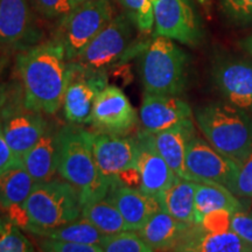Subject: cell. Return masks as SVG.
<instances>
[{
	"mask_svg": "<svg viewBox=\"0 0 252 252\" xmlns=\"http://www.w3.org/2000/svg\"><path fill=\"white\" fill-rule=\"evenodd\" d=\"M48 125L42 112L30 110L25 105L24 108L8 105L0 119L6 141L21 159L42 137Z\"/></svg>",
	"mask_w": 252,
	"mask_h": 252,
	"instance_id": "4fadbf2b",
	"label": "cell"
},
{
	"mask_svg": "<svg viewBox=\"0 0 252 252\" xmlns=\"http://www.w3.org/2000/svg\"><path fill=\"white\" fill-rule=\"evenodd\" d=\"M156 35L194 47L201 41L200 25L189 0H150Z\"/></svg>",
	"mask_w": 252,
	"mask_h": 252,
	"instance_id": "30bf717a",
	"label": "cell"
},
{
	"mask_svg": "<svg viewBox=\"0 0 252 252\" xmlns=\"http://www.w3.org/2000/svg\"><path fill=\"white\" fill-rule=\"evenodd\" d=\"M195 193L196 181L176 178L168 188L158 195L160 207L180 222L195 223Z\"/></svg>",
	"mask_w": 252,
	"mask_h": 252,
	"instance_id": "603a6c76",
	"label": "cell"
},
{
	"mask_svg": "<svg viewBox=\"0 0 252 252\" xmlns=\"http://www.w3.org/2000/svg\"><path fill=\"white\" fill-rule=\"evenodd\" d=\"M185 162L190 180L224 186L229 190L238 172V165L234 160L223 156L196 134L188 143Z\"/></svg>",
	"mask_w": 252,
	"mask_h": 252,
	"instance_id": "9c48e42d",
	"label": "cell"
},
{
	"mask_svg": "<svg viewBox=\"0 0 252 252\" xmlns=\"http://www.w3.org/2000/svg\"><path fill=\"white\" fill-rule=\"evenodd\" d=\"M100 247L103 252H153L139 234L133 230L104 235Z\"/></svg>",
	"mask_w": 252,
	"mask_h": 252,
	"instance_id": "83f0119b",
	"label": "cell"
},
{
	"mask_svg": "<svg viewBox=\"0 0 252 252\" xmlns=\"http://www.w3.org/2000/svg\"><path fill=\"white\" fill-rule=\"evenodd\" d=\"M189 225L160 209L138 230V234L153 251H174Z\"/></svg>",
	"mask_w": 252,
	"mask_h": 252,
	"instance_id": "7402d4cb",
	"label": "cell"
},
{
	"mask_svg": "<svg viewBox=\"0 0 252 252\" xmlns=\"http://www.w3.org/2000/svg\"><path fill=\"white\" fill-rule=\"evenodd\" d=\"M34 36L27 0H0V45L18 46Z\"/></svg>",
	"mask_w": 252,
	"mask_h": 252,
	"instance_id": "44dd1931",
	"label": "cell"
},
{
	"mask_svg": "<svg viewBox=\"0 0 252 252\" xmlns=\"http://www.w3.org/2000/svg\"><path fill=\"white\" fill-rule=\"evenodd\" d=\"M121 212L128 230L138 231L154 214L161 209L157 196L140 188L112 185L106 195Z\"/></svg>",
	"mask_w": 252,
	"mask_h": 252,
	"instance_id": "ac0fdd59",
	"label": "cell"
},
{
	"mask_svg": "<svg viewBox=\"0 0 252 252\" xmlns=\"http://www.w3.org/2000/svg\"><path fill=\"white\" fill-rule=\"evenodd\" d=\"M87 1H90V0H71V5H72V7H76V6L83 4V2H87Z\"/></svg>",
	"mask_w": 252,
	"mask_h": 252,
	"instance_id": "ab89813d",
	"label": "cell"
},
{
	"mask_svg": "<svg viewBox=\"0 0 252 252\" xmlns=\"http://www.w3.org/2000/svg\"><path fill=\"white\" fill-rule=\"evenodd\" d=\"M35 7L47 19H61L71 11V0H34Z\"/></svg>",
	"mask_w": 252,
	"mask_h": 252,
	"instance_id": "836d02e7",
	"label": "cell"
},
{
	"mask_svg": "<svg viewBox=\"0 0 252 252\" xmlns=\"http://www.w3.org/2000/svg\"><path fill=\"white\" fill-rule=\"evenodd\" d=\"M174 251L184 252H252V247L230 228L204 229L190 224Z\"/></svg>",
	"mask_w": 252,
	"mask_h": 252,
	"instance_id": "e0dca14e",
	"label": "cell"
},
{
	"mask_svg": "<svg viewBox=\"0 0 252 252\" xmlns=\"http://www.w3.org/2000/svg\"><path fill=\"white\" fill-rule=\"evenodd\" d=\"M124 13L141 33H151L154 28L153 6L150 0H118Z\"/></svg>",
	"mask_w": 252,
	"mask_h": 252,
	"instance_id": "f546056e",
	"label": "cell"
},
{
	"mask_svg": "<svg viewBox=\"0 0 252 252\" xmlns=\"http://www.w3.org/2000/svg\"><path fill=\"white\" fill-rule=\"evenodd\" d=\"M30 219L31 232L34 229H53L74 222L82 215L80 196L65 180L35 182L25 202Z\"/></svg>",
	"mask_w": 252,
	"mask_h": 252,
	"instance_id": "5b68a950",
	"label": "cell"
},
{
	"mask_svg": "<svg viewBox=\"0 0 252 252\" xmlns=\"http://www.w3.org/2000/svg\"><path fill=\"white\" fill-rule=\"evenodd\" d=\"M137 168L140 173V189L158 196L171 186L178 175L173 172L154 144L152 133L140 131L137 138Z\"/></svg>",
	"mask_w": 252,
	"mask_h": 252,
	"instance_id": "5bb4252c",
	"label": "cell"
},
{
	"mask_svg": "<svg viewBox=\"0 0 252 252\" xmlns=\"http://www.w3.org/2000/svg\"><path fill=\"white\" fill-rule=\"evenodd\" d=\"M31 234L35 235L36 237L62 239V241L96 245H100V242L104 237L103 232H100L96 226L84 219L76 220L74 222L58 226V228L34 229L32 230Z\"/></svg>",
	"mask_w": 252,
	"mask_h": 252,
	"instance_id": "4316f807",
	"label": "cell"
},
{
	"mask_svg": "<svg viewBox=\"0 0 252 252\" xmlns=\"http://www.w3.org/2000/svg\"><path fill=\"white\" fill-rule=\"evenodd\" d=\"M17 69L27 109L55 115L63 106L68 86L65 49L58 39L23 50L17 58Z\"/></svg>",
	"mask_w": 252,
	"mask_h": 252,
	"instance_id": "6da1fadb",
	"label": "cell"
},
{
	"mask_svg": "<svg viewBox=\"0 0 252 252\" xmlns=\"http://www.w3.org/2000/svg\"><path fill=\"white\" fill-rule=\"evenodd\" d=\"M214 81L229 103L252 110V61L232 59L217 62Z\"/></svg>",
	"mask_w": 252,
	"mask_h": 252,
	"instance_id": "2e32d148",
	"label": "cell"
},
{
	"mask_svg": "<svg viewBox=\"0 0 252 252\" xmlns=\"http://www.w3.org/2000/svg\"><path fill=\"white\" fill-rule=\"evenodd\" d=\"M91 138L97 166L110 187L119 173L137 166L135 138L97 131L91 132Z\"/></svg>",
	"mask_w": 252,
	"mask_h": 252,
	"instance_id": "7c38bea8",
	"label": "cell"
},
{
	"mask_svg": "<svg viewBox=\"0 0 252 252\" xmlns=\"http://www.w3.org/2000/svg\"><path fill=\"white\" fill-rule=\"evenodd\" d=\"M195 133L193 119H187L167 130L152 133L157 150L179 178L190 180L186 168V152L188 143Z\"/></svg>",
	"mask_w": 252,
	"mask_h": 252,
	"instance_id": "ffe728a7",
	"label": "cell"
},
{
	"mask_svg": "<svg viewBox=\"0 0 252 252\" xmlns=\"http://www.w3.org/2000/svg\"><path fill=\"white\" fill-rule=\"evenodd\" d=\"M58 173L76 189L82 206L105 197L110 190L94 159L91 132L75 124L61 128Z\"/></svg>",
	"mask_w": 252,
	"mask_h": 252,
	"instance_id": "7a4b0ae2",
	"label": "cell"
},
{
	"mask_svg": "<svg viewBox=\"0 0 252 252\" xmlns=\"http://www.w3.org/2000/svg\"><path fill=\"white\" fill-rule=\"evenodd\" d=\"M220 7L234 24L252 25V0H220Z\"/></svg>",
	"mask_w": 252,
	"mask_h": 252,
	"instance_id": "4dcf8cb0",
	"label": "cell"
},
{
	"mask_svg": "<svg viewBox=\"0 0 252 252\" xmlns=\"http://www.w3.org/2000/svg\"><path fill=\"white\" fill-rule=\"evenodd\" d=\"M61 127L49 124L42 137L23 157V163L35 182L48 181L58 173Z\"/></svg>",
	"mask_w": 252,
	"mask_h": 252,
	"instance_id": "d6986e66",
	"label": "cell"
},
{
	"mask_svg": "<svg viewBox=\"0 0 252 252\" xmlns=\"http://www.w3.org/2000/svg\"><path fill=\"white\" fill-rule=\"evenodd\" d=\"M68 86L62 106L64 117L70 124H90L94 99L108 86V74L88 71L71 61H68Z\"/></svg>",
	"mask_w": 252,
	"mask_h": 252,
	"instance_id": "ba28073f",
	"label": "cell"
},
{
	"mask_svg": "<svg viewBox=\"0 0 252 252\" xmlns=\"http://www.w3.org/2000/svg\"><path fill=\"white\" fill-rule=\"evenodd\" d=\"M195 121L214 149L239 165L252 150V117L248 110L213 102L195 111Z\"/></svg>",
	"mask_w": 252,
	"mask_h": 252,
	"instance_id": "3957f363",
	"label": "cell"
},
{
	"mask_svg": "<svg viewBox=\"0 0 252 252\" xmlns=\"http://www.w3.org/2000/svg\"><path fill=\"white\" fill-rule=\"evenodd\" d=\"M39 248L49 252H103L100 245L83 244L76 242L39 237Z\"/></svg>",
	"mask_w": 252,
	"mask_h": 252,
	"instance_id": "d6a6232c",
	"label": "cell"
},
{
	"mask_svg": "<svg viewBox=\"0 0 252 252\" xmlns=\"http://www.w3.org/2000/svg\"><path fill=\"white\" fill-rule=\"evenodd\" d=\"M20 161H23V159L18 157L9 147L0 126V174Z\"/></svg>",
	"mask_w": 252,
	"mask_h": 252,
	"instance_id": "d590c367",
	"label": "cell"
},
{
	"mask_svg": "<svg viewBox=\"0 0 252 252\" xmlns=\"http://www.w3.org/2000/svg\"><path fill=\"white\" fill-rule=\"evenodd\" d=\"M8 100V94H7V89H5L4 87L0 88V119L2 117V113L6 110V102Z\"/></svg>",
	"mask_w": 252,
	"mask_h": 252,
	"instance_id": "8d00e7d4",
	"label": "cell"
},
{
	"mask_svg": "<svg viewBox=\"0 0 252 252\" xmlns=\"http://www.w3.org/2000/svg\"><path fill=\"white\" fill-rule=\"evenodd\" d=\"M230 191L237 197L252 198V150L238 165L237 175Z\"/></svg>",
	"mask_w": 252,
	"mask_h": 252,
	"instance_id": "1f68e13d",
	"label": "cell"
},
{
	"mask_svg": "<svg viewBox=\"0 0 252 252\" xmlns=\"http://www.w3.org/2000/svg\"><path fill=\"white\" fill-rule=\"evenodd\" d=\"M33 244L8 217H0V252H32Z\"/></svg>",
	"mask_w": 252,
	"mask_h": 252,
	"instance_id": "f1b7e54d",
	"label": "cell"
},
{
	"mask_svg": "<svg viewBox=\"0 0 252 252\" xmlns=\"http://www.w3.org/2000/svg\"><path fill=\"white\" fill-rule=\"evenodd\" d=\"M193 118L190 105L174 94H159L145 91L139 119L144 131L156 133Z\"/></svg>",
	"mask_w": 252,
	"mask_h": 252,
	"instance_id": "9a60e30c",
	"label": "cell"
},
{
	"mask_svg": "<svg viewBox=\"0 0 252 252\" xmlns=\"http://www.w3.org/2000/svg\"><path fill=\"white\" fill-rule=\"evenodd\" d=\"M81 216L104 235L128 230L121 212L108 196L84 204Z\"/></svg>",
	"mask_w": 252,
	"mask_h": 252,
	"instance_id": "484cf974",
	"label": "cell"
},
{
	"mask_svg": "<svg viewBox=\"0 0 252 252\" xmlns=\"http://www.w3.org/2000/svg\"><path fill=\"white\" fill-rule=\"evenodd\" d=\"M187 54L166 36L156 35L141 58V81L146 93L179 96L187 84Z\"/></svg>",
	"mask_w": 252,
	"mask_h": 252,
	"instance_id": "277c9868",
	"label": "cell"
},
{
	"mask_svg": "<svg viewBox=\"0 0 252 252\" xmlns=\"http://www.w3.org/2000/svg\"><path fill=\"white\" fill-rule=\"evenodd\" d=\"M34 185L35 181L23 161L6 169L0 174V209L7 212L11 207L26 202Z\"/></svg>",
	"mask_w": 252,
	"mask_h": 252,
	"instance_id": "d4e9b609",
	"label": "cell"
},
{
	"mask_svg": "<svg viewBox=\"0 0 252 252\" xmlns=\"http://www.w3.org/2000/svg\"><path fill=\"white\" fill-rule=\"evenodd\" d=\"M244 210L239 198L224 186L206 182H196L195 193V223L208 214L214 212H228L234 214Z\"/></svg>",
	"mask_w": 252,
	"mask_h": 252,
	"instance_id": "cb8c5ba5",
	"label": "cell"
},
{
	"mask_svg": "<svg viewBox=\"0 0 252 252\" xmlns=\"http://www.w3.org/2000/svg\"><path fill=\"white\" fill-rule=\"evenodd\" d=\"M210 1H212V0H197V2L198 4H200L201 6H202V7H204V8H209V6H210Z\"/></svg>",
	"mask_w": 252,
	"mask_h": 252,
	"instance_id": "f35d334b",
	"label": "cell"
},
{
	"mask_svg": "<svg viewBox=\"0 0 252 252\" xmlns=\"http://www.w3.org/2000/svg\"><path fill=\"white\" fill-rule=\"evenodd\" d=\"M137 112L124 91L106 86L94 99L90 125L97 132L126 134L137 124Z\"/></svg>",
	"mask_w": 252,
	"mask_h": 252,
	"instance_id": "8fae6325",
	"label": "cell"
},
{
	"mask_svg": "<svg viewBox=\"0 0 252 252\" xmlns=\"http://www.w3.org/2000/svg\"><path fill=\"white\" fill-rule=\"evenodd\" d=\"M116 15L111 0H90L61 18L58 39L72 61Z\"/></svg>",
	"mask_w": 252,
	"mask_h": 252,
	"instance_id": "52a82bcc",
	"label": "cell"
},
{
	"mask_svg": "<svg viewBox=\"0 0 252 252\" xmlns=\"http://www.w3.org/2000/svg\"><path fill=\"white\" fill-rule=\"evenodd\" d=\"M134 30L137 27L127 15L116 14L71 62L88 71L108 74L132 52Z\"/></svg>",
	"mask_w": 252,
	"mask_h": 252,
	"instance_id": "8992f818",
	"label": "cell"
},
{
	"mask_svg": "<svg viewBox=\"0 0 252 252\" xmlns=\"http://www.w3.org/2000/svg\"><path fill=\"white\" fill-rule=\"evenodd\" d=\"M230 229L252 247V213L239 210L231 214Z\"/></svg>",
	"mask_w": 252,
	"mask_h": 252,
	"instance_id": "e575fe53",
	"label": "cell"
},
{
	"mask_svg": "<svg viewBox=\"0 0 252 252\" xmlns=\"http://www.w3.org/2000/svg\"><path fill=\"white\" fill-rule=\"evenodd\" d=\"M242 46H243V48L247 50L249 54L252 55V34H251V35H249L247 39L243 40V42H242Z\"/></svg>",
	"mask_w": 252,
	"mask_h": 252,
	"instance_id": "74e56055",
	"label": "cell"
}]
</instances>
